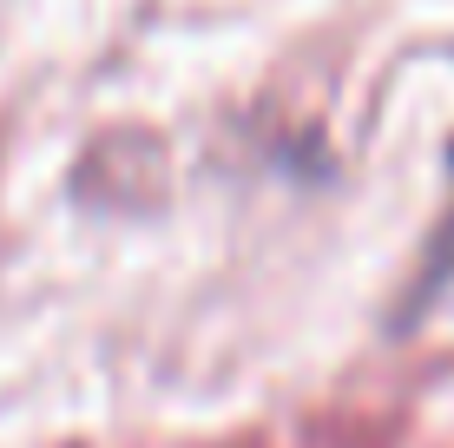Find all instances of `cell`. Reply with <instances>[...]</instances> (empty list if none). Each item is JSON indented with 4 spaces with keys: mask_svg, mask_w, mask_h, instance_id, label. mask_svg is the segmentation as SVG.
<instances>
[{
    "mask_svg": "<svg viewBox=\"0 0 454 448\" xmlns=\"http://www.w3.org/2000/svg\"><path fill=\"white\" fill-rule=\"evenodd\" d=\"M448 284H454V211H448V224L428 238V251H421V277L409 290V310H421L428 297H442Z\"/></svg>",
    "mask_w": 454,
    "mask_h": 448,
    "instance_id": "6da1fadb",
    "label": "cell"
}]
</instances>
